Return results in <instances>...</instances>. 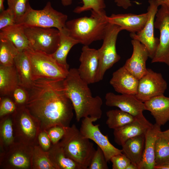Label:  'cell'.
Instances as JSON below:
<instances>
[{
    "mask_svg": "<svg viewBox=\"0 0 169 169\" xmlns=\"http://www.w3.org/2000/svg\"><path fill=\"white\" fill-rule=\"evenodd\" d=\"M64 80L39 79L34 81L27 90L28 110L50 126H69L73 116V106L66 94Z\"/></svg>",
    "mask_w": 169,
    "mask_h": 169,
    "instance_id": "6da1fadb",
    "label": "cell"
},
{
    "mask_svg": "<svg viewBox=\"0 0 169 169\" xmlns=\"http://www.w3.org/2000/svg\"><path fill=\"white\" fill-rule=\"evenodd\" d=\"M63 84L66 94L72 102L77 121L87 117L98 120L101 118L102 100L99 96H93L88 84L81 78L77 69H69L63 80Z\"/></svg>",
    "mask_w": 169,
    "mask_h": 169,
    "instance_id": "7a4b0ae2",
    "label": "cell"
},
{
    "mask_svg": "<svg viewBox=\"0 0 169 169\" xmlns=\"http://www.w3.org/2000/svg\"><path fill=\"white\" fill-rule=\"evenodd\" d=\"M89 17L84 16L67 21L65 28L69 35L84 45L103 40L109 23L105 10H91Z\"/></svg>",
    "mask_w": 169,
    "mask_h": 169,
    "instance_id": "3957f363",
    "label": "cell"
},
{
    "mask_svg": "<svg viewBox=\"0 0 169 169\" xmlns=\"http://www.w3.org/2000/svg\"><path fill=\"white\" fill-rule=\"evenodd\" d=\"M64 128V135L60 143L65 153L83 169H88L96 150L93 144L82 134L74 124Z\"/></svg>",
    "mask_w": 169,
    "mask_h": 169,
    "instance_id": "277c9868",
    "label": "cell"
},
{
    "mask_svg": "<svg viewBox=\"0 0 169 169\" xmlns=\"http://www.w3.org/2000/svg\"><path fill=\"white\" fill-rule=\"evenodd\" d=\"M25 51L30 62L33 81L41 79L64 80L67 76L69 65L60 64L51 54L30 48Z\"/></svg>",
    "mask_w": 169,
    "mask_h": 169,
    "instance_id": "5b68a950",
    "label": "cell"
},
{
    "mask_svg": "<svg viewBox=\"0 0 169 169\" xmlns=\"http://www.w3.org/2000/svg\"><path fill=\"white\" fill-rule=\"evenodd\" d=\"M67 16L54 9L48 2L41 10H35L29 4L25 14L18 19L16 24L24 27L55 28L60 30L65 27Z\"/></svg>",
    "mask_w": 169,
    "mask_h": 169,
    "instance_id": "8992f818",
    "label": "cell"
},
{
    "mask_svg": "<svg viewBox=\"0 0 169 169\" xmlns=\"http://www.w3.org/2000/svg\"><path fill=\"white\" fill-rule=\"evenodd\" d=\"M122 30L118 25L109 23L103 38V44L98 49L99 66L96 82L102 80L106 71L120 59L117 53L116 44L119 33Z\"/></svg>",
    "mask_w": 169,
    "mask_h": 169,
    "instance_id": "52a82bcc",
    "label": "cell"
},
{
    "mask_svg": "<svg viewBox=\"0 0 169 169\" xmlns=\"http://www.w3.org/2000/svg\"><path fill=\"white\" fill-rule=\"evenodd\" d=\"M24 29L30 48L49 54H53L58 48L60 37L58 29L37 27H24Z\"/></svg>",
    "mask_w": 169,
    "mask_h": 169,
    "instance_id": "ba28073f",
    "label": "cell"
},
{
    "mask_svg": "<svg viewBox=\"0 0 169 169\" xmlns=\"http://www.w3.org/2000/svg\"><path fill=\"white\" fill-rule=\"evenodd\" d=\"M161 6L154 22V28L160 31L159 43L151 62L164 63L169 67V8Z\"/></svg>",
    "mask_w": 169,
    "mask_h": 169,
    "instance_id": "9c48e42d",
    "label": "cell"
},
{
    "mask_svg": "<svg viewBox=\"0 0 169 169\" xmlns=\"http://www.w3.org/2000/svg\"><path fill=\"white\" fill-rule=\"evenodd\" d=\"M97 120L90 117L83 118L79 130L84 136L93 141L101 149L108 162L112 156L122 153V150L110 143L107 136L104 135L101 132L99 125L93 124V122Z\"/></svg>",
    "mask_w": 169,
    "mask_h": 169,
    "instance_id": "30bf717a",
    "label": "cell"
},
{
    "mask_svg": "<svg viewBox=\"0 0 169 169\" xmlns=\"http://www.w3.org/2000/svg\"><path fill=\"white\" fill-rule=\"evenodd\" d=\"M167 84L161 74L147 69L146 73L139 80L136 97L143 102L164 95Z\"/></svg>",
    "mask_w": 169,
    "mask_h": 169,
    "instance_id": "8fae6325",
    "label": "cell"
},
{
    "mask_svg": "<svg viewBox=\"0 0 169 169\" xmlns=\"http://www.w3.org/2000/svg\"><path fill=\"white\" fill-rule=\"evenodd\" d=\"M148 18L145 26L140 32L130 33V36L132 39L138 40L146 47L149 52V57L152 59L159 43V38L155 37L154 33L155 18L159 6L156 0H148Z\"/></svg>",
    "mask_w": 169,
    "mask_h": 169,
    "instance_id": "7c38bea8",
    "label": "cell"
},
{
    "mask_svg": "<svg viewBox=\"0 0 169 169\" xmlns=\"http://www.w3.org/2000/svg\"><path fill=\"white\" fill-rule=\"evenodd\" d=\"M79 60L80 64L77 69L81 78L88 84L96 83L99 66L98 49L84 45Z\"/></svg>",
    "mask_w": 169,
    "mask_h": 169,
    "instance_id": "4fadbf2b",
    "label": "cell"
},
{
    "mask_svg": "<svg viewBox=\"0 0 169 169\" xmlns=\"http://www.w3.org/2000/svg\"><path fill=\"white\" fill-rule=\"evenodd\" d=\"M105 98L107 106L118 107L135 117L143 115V111L146 110L144 103L139 100L135 95H119L109 92L106 94Z\"/></svg>",
    "mask_w": 169,
    "mask_h": 169,
    "instance_id": "5bb4252c",
    "label": "cell"
},
{
    "mask_svg": "<svg viewBox=\"0 0 169 169\" xmlns=\"http://www.w3.org/2000/svg\"><path fill=\"white\" fill-rule=\"evenodd\" d=\"M131 43L132 53L124 66L139 80L147 72L146 63L149 57V54L146 47L138 40L132 39Z\"/></svg>",
    "mask_w": 169,
    "mask_h": 169,
    "instance_id": "9a60e30c",
    "label": "cell"
},
{
    "mask_svg": "<svg viewBox=\"0 0 169 169\" xmlns=\"http://www.w3.org/2000/svg\"><path fill=\"white\" fill-rule=\"evenodd\" d=\"M143 115L136 117L132 121L124 126L114 130L115 142L121 146L128 139L145 134L153 125Z\"/></svg>",
    "mask_w": 169,
    "mask_h": 169,
    "instance_id": "2e32d148",
    "label": "cell"
},
{
    "mask_svg": "<svg viewBox=\"0 0 169 169\" xmlns=\"http://www.w3.org/2000/svg\"><path fill=\"white\" fill-rule=\"evenodd\" d=\"M147 12L141 14L133 13L112 14L107 16L109 23L120 27L122 30H125L131 33L141 31L145 26L148 18Z\"/></svg>",
    "mask_w": 169,
    "mask_h": 169,
    "instance_id": "e0dca14e",
    "label": "cell"
},
{
    "mask_svg": "<svg viewBox=\"0 0 169 169\" xmlns=\"http://www.w3.org/2000/svg\"><path fill=\"white\" fill-rule=\"evenodd\" d=\"M139 79L123 66L114 72L110 81L115 91L121 94L136 95Z\"/></svg>",
    "mask_w": 169,
    "mask_h": 169,
    "instance_id": "ac0fdd59",
    "label": "cell"
},
{
    "mask_svg": "<svg viewBox=\"0 0 169 169\" xmlns=\"http://www.w3.org/2000/svg\"><path fill=\"white\" fill-rule=\"evenodd\" d=\"M160 126L156 123L145 134V144L142 159L138 169H154L155 145Z\"/></svg>",
    "mask_w": 169,
    "mask_h": 169,
    "instance_id": "d6986e66",
    "label": "cell"
},
{
    "mask_svg": "<svg viewBox=\"0 0 169 169\" xmlns=\"http://www.w3.org/2000/svg\"><path fill=\"white\" fill-rule=\"evenodd\" d=\"M146 110L149 111L156 123L161 126L169 121V97L164 95L152 98L144 102Z\"/></svg>",
    "mask_w": 169,
    "mask_h": 169,
    "instance_id": "ffe728a7",
    "label": "cell"
},
{
    "mask_svg": "<svg viewBox=\"0 0 169 169\" xmlns=\"http://www.w3.org/2000/svg\"><path fill=\"white\" fill-rule=\"evenodd\" d=\"M0 38L9 40L19 52L30 48L29 42L24 33V27L19 24L9 26L1 30Z\"/></svg>",
    "mask_w": 169,
    "mask_h": 169,
    "instance_id": "44dd1931",
    "label": "cell"
},
{
    "mask_svg": "<svg viewBox=\"0 0 169 169\" xmlns=\"http://www.w3.org/2000/svg\"><path fill=\"white\" fill-rule=\"evenodd\" d=\"M14 65L18 74L19 86L26 90H29L34 81L32 79L30 62L25 50L18 52L14 59Z\"/></svg>",
    "mask_w": 169,
    "mask_h": 169,
    "instance_id": "7402d4cb",
    "label": "cell"
},
{
    "mask_svg": "<svg viewBox=\"0 0 169 169\" xmlns=\"http://www.w3.org/2000/svg\"><path fill=\"white\" fill-rule=\"evenodd\" d=\"M145 144V134L130 138L121 146L122 153L138 166L142 158Z\"/></svg>",
    "mask_w": 169,
    "mask_h": 169,
    "instance_id": "603a6c76",
    "label": "cell"
},
{
    "mask_svg": "<svg viewBox=\"0 0 169 169\" xmlns=\"http://www.w3.org/2000/svg\"><path fill=\"white\" fill-rule=\"evenodd\" d=\"M154 169H160L169 165V133L160 131L156 140Z\"/></svg>",
    "mask_w": 169,
    "mask_h": 169,
    "instance_id": "cb8c5ba5",
    "label": "cell"
},
{
    "mask_svg": "<svg viewBox=\"0 0 169 169\" xmlns=\"http://www.w3.org/2000/svg\"><path fill=\"white\" fill-rule=\"evenodd\" d=\"M19 86L18 76L14 65L12 66L0 65V95H9Z\"/></svg>",
    "mask_w": 169,
    "mask_h": 169,
    "instance_id": "d4e9b609",
    "label": "cell"
},
{
    "mask_svg": "<svg viewBox=\"0 0 169 169\" xmlns=\"http://www.w3.org/2000/svg\"><path fill=\"white\" fill-rule=\"evenodd\" d=\"M59 31V44L56 51L51 55L60 64L69 65L66 60L67 55L72 47L79 43L69 35L65 28Z\"/></svg>",
    "mask_w": 169,
    "mask_h": 169,
    "instance_id": "484cf974",
    "label": "cell"
},
{
    "mask_svg": "<svg viewBox=\"0 0 169 169\" xmlns=\"http://www.w3.org/2000/svg\"><path fill=\"white\" fill-rule=\"evenodd\" d=\"M107 119L106 124L114 130L120 128L133 121L135 118L131 115L120 110H109L106 112Z\"/></svg>",
    "mask_w": 169,
    "mask_h": 169,
    "instance_id": "4316f807",
    "label": "cell"
},
{
    "mask_svg": "<svg viewBox=\"0 0 169 169\" xmlns=\"http://www.w3.org/2000/svg\"><path fill=\"white\" fill-rule=\"evenodd\" d=\"M56 144L52 151V162L57 169H83L79 164L66 155L60 143Z\"/></svg>",
    "mask_w": 169,
    "mask_h": 169,
    "instance_id": "83f0119b",
    "label": "cell"
},
{
    "mask_svg": "<svg viewBox=\"0 0 169 169\" xmlns=\"http://www.w3.org/2000/svg\"><path fill=\"white\" fill-rule=\"evenodd\" d=\"M19 52L13 44L8 39L0 38V65L12 66Z\"/></svg>",
    "mask_w": 169,
    "mask_h": 169,
    "instance_id": "f1b7e54d",
    "label": "cell"
},
{
    "mask_svg": "<svg viewBox=\"0 0 169 169\" xmlns=\"http://www.w3.org/2000/svg\"><path fill=\"white\" fill-rule=\"evenodd\" d=\"M83 4L78 6L74 9L73 12L79 14L83 12L93 10L100 11L104 10L106 7L104 0H82Z\"/></svg>",
    "mask_w": 169,
    "mask_h": 169,
    "instance_id": "f546056e",
    "label": "cell"
},
{
    "mask_svg": "<svg viewBox=\"0 0 169 169\" xmlns=\"http://www.w3.org/2000/svg\"><path fill=\"white\" fill-rule=\"evenodd\" d=\"M29 0H7L8 8L14 14L17 20L26 13Z\"/></svg>",
    "mask_w": 169,
    "mask_h": 169,
    "instance_id": "4dcf8cb0",
    "label": "cell"
},
{
    "mask_svg": "<svg viewBox=\"0 0 169 169\" xmlns=\"http://www.w3.org/2000/svg\"><path fill=\"white\" fill-rule=\"evenodd\" d=\"M107 162L102 150L98 146L88 169H108Z\"/></svg>",
    "mask_w": 169,
    "mask_h": 169,
    "instance_id": "1f68e13d",
    "label": "cell"
},
{
    "mask_svg": "<svg viewBox=\"0 0 169 169\" xmlns=\"http://www.w3.org/2000/svg\"><path fill=\"white\" fill-rule=\"evenodd\" d=\"M20 123L22 130L26 135L30 137L35 135V130L33 123L25 112H23L21 115Z\"/></svg>",
    "mask_w": 169,
    "mask_h": 169,
    "instance_id": "d6a6232c",
    "label": "cell"
},
{
    "mask_svg": "<svg viewBox=\"0 0 169 169\" xmlns=\"http://www.w3.org/2000/svg\"><path fill=\"white\" fill-rule=\"evenodd\" d=\"M17 18L14 13L9 8L0 14V30L16 24Z\"/></svg>",
    "mask_w": 169,
    "mask_h": 169,
    "instance_id": "836d02e7",
    "label": "cell"
},
{
    "mask_svg": "<svg viewBox=\"0 0 169 169\" xmlns=\"http://www.w3.org/2000/svg\"><path fill=\"white\" fill-rule=\"evenodd\" d=\"M110 161L113 169H126L131 163L129 159L122 153L112 156Z\"/></svg>",
    "mask_w": 169,
    "mask_h": 169,
    "instance_id": "e575fe53",
    "label": "cell"
},
{
    "mask_svg": "<svg viewBox=\"0 0 169 169\" xmlns=\"http://www.w3.org/2000/svg\"><path fill=\"white\" fill-rule=\"evenodd\" d=\"M10 162L14 166L19 168H26L29 165L28 158L25 155L20 153L14 154L11 158Z\"/></svg>",
    "mask_w": 169,
    "mask_h": 169,
    "instance_id": "d590c367",
    "label": "cell"
},
{
    "mask_svg": "<svg viewBox=\"0 0 169 169\" xmlns=\"http://www.w3.org/2000/svg\"><path fill=\"white\" fill-rule=\"evenodd\" d=\"M2 135L6 143H10L13 141L12 123L9 119L6 120L3 123L2 129Z\"/></svg>",
    "mask_w": 169,
    "mask_h": 169,
    "instance_id": "8d00e7d4",
    "label": "cell"
},
{
    "mask_svg": "<svg viewBox=\"0 0 169 169\" xmlns=\"http://www.w3.org/2000/svg\"><path fill=\"white\" fill-rule=\"evenodd\" d=\"M65 130L64 127L56 126L49 131V134L51 140L55 144L63 138L64 135Z\"/></svg>",
    "mask_w": 169,
    "mask_h": 169,
    "instance_id": "74e56055",
    "label": "cell"
},
{
    "mask_svg": "<svg viewBox=\"0 0 169 169\" xmlns=\"http://www.w3.org/2000/svg\"><path fill=\"white\" fill-rule=\"evenodd\" d=\"M36 167L41 169L56 168L55 166L51 161L44 155H40L37 157L35 161Z\"/></svg>",
    "mask_w": 169,
    "mask_h": 169,
    "instance_id": "f35d334b",
    "label": "cell"
},
{
    "mask_svg": "<svg viewBox=\"0 0 169 169\" xmlns=\"http://www.w3.org/2000/svg\"><path fill=\"white\" fill-rule=\"evenodd\" d=\"M15 109V105L13 101L8 98L4 99L1 103L0 115L2 116L12 112Z\"/></svg>",
    "mask_w": 169,
    "mask_h": 169,
    "instance_id": "ab89813d",
    "label": "cell"
},
{
    "mask_svg": "<svg viewBox=\"0 0 169 169\" xmlns=\"http://www.w3.org/2000/svg\"><path fill=\"white\" fill-rule=\"evenodd\" d=\"M24 88L18 86L13 92L16 102L19 104L24 103L28 99V92Z\"/></svg>",
    "mask_w": 169,
    "mask_h": 169,
    "instance_id": "60d3db41",
    "label": "cell"
},
{
    "mask_svg": "<svg viewBox=\"0 0 169 169\" xmlns=\"http://www.w3.org/2000/svg\"><path fill=\"white\" fill-rule=\"evenodd\" d=\"M39 142L44 149L47 150L50 146V141L46 133L44 132L41 133L39 136Z\"/></svg>",
    "mask_w": 169,
    "mask_h": 169,
    "instance_id": "b9f144b4",
    "label": "cell"
},
{
    "mask_svg": "<svg viewBox=\"0 0 169 169\" xmlns=\"http://www.w3.org/2000/svg\"><path fill=\"white\" fill-rule=\"evenodd\" d=\"M114 2L118 7L126 9L132 6L130 0H114Z\"/></svg>",
    "mask_w": 169,
    "mask_h": 169,
    "instance_id": "7bdbcfd3",
    "label": "cell"
},
{
    "mask_svg": "<svg viewBox=\"0 0 169 169\" xmlns=\"http://www.w3.org/2000/svg\"><path fill=\"white\" fill-rule=\"evenodd\" d=\"M159 6L164 5L169 8V0H156Z\"/></svg>",
    "mask_w": 169,
    "mask_h": 169,
    "instance_id": "ee69618b",
    "label": "cell"
},
{
    "mask_svg": "<svg viewBox=\"0 0 169 169\" xmlns=\"http://www.w3.org/2000/svg\"><path fill=\"white\" fill-rule=\"evenodd\" d=\"M62 5L64 6H68L72 4V0H61Z\"/></svg>",
    "mask_w": 169,
    "mask_h": 169,
    "instance_id": "f6af8a7d",
    "label": "cell"
},
{
    "mask_svg": "<svg viewBox=\"0 0 169 169\" xmlns=\"http://www.w3.org/2000/svg\"><path fill=\"white\" fill-rule=\"evenodd\" d=\"M126 169H138V166L131 162L127 167Z\"/></svg>",
    "mask_w": 169,
    "mask_h": 169,
    "instance_id": "bcb514c9",
    "label": "cell"
},
{
    "mask_svg": "<svg viewBox=\"0 0 169 169\" xmlns=\"http://www.w3.org/2000/svg\"><path fill=\"white\" fill-rule=\"evenodd\" d=\"M5 0H0V12L5 10L4 2Z\"/></svg>",
    "mask_w": 169,
    "mask_h": 169,
    "instance_id": "7dc6e473",
    "label": "cell"
},
{
    "mask_svg": "<svg viewBox=\"0 0 169 169\" xmlns=\"http://www.w3.org/2000/svg\"><path fill=\"white\" fill-rule=\"evenodd\" d=\"M160 169H169V165L162 167Z\"/></svg>",
    "mask_w": 169,
    "mask_h": 169,
    "instance_id": "c3c4849f",
    "label": "cell"
},
{
    "mask_svg": "<svg viewBox=\"0 0 169 169\" xmlns=\"http://www.w3.org/2000/svg\"><path fill=\"white\" fill-rule=\"evenodd\" d=\"M166 131L169 133V129L167 130H166Z\"/></svg>",
    "mask_w": 169,
    "mask_h": 169,
    "instance_id": "681fc988",
    "label": "cell"
}]
</instances>
